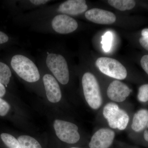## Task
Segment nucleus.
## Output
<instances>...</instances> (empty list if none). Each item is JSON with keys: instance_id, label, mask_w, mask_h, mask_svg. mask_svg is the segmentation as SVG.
I'll list each match as a JSON object with an SVG mask.
<instances>
[{"instance_id": "f257e3e1", "label": "nucleus", "mask_w": 148, "mask_h": 148, "mask_svg": "<svg viewBox=\"0 0 148 148\" xmlns=\"http://www.w3.org/2000/svg\"><path fill=\"white\" fill-rule=\"evenodd\" d=\"M11 66L18 76L25 81L36 82L40 79L38 69L30 58L21 54L14 56L11 61Z\"/></svg>"}, {"instance_id": "f03ea898", "label": "nucleus", "mask_w": 148, "mask_h": 148, "mask_svg": "<svg viewBox=\"0 0 148 148\" xmlns=\"http://www.w3.org/2000/svg\"><path fill=\"white\" fill-rule=\"evenodd\" d=\"M82 84L85 98L89 106L97 110L103 103L100 86L96 77L90 73H86L82 79Z\"/></svg>"}, {"instance_id": "7ed1b4c3", "label": "nucleus", "mask_w": 148, "mask_h": 148, "mask_svg": "<svg viewBox=\"0 0 148 148\" xmlns=\"http://www.w3.org/2000/svg\"><path fill=\"white\" fill-rule=\"evenodd\" d=\"M46 64L56 79L62 84H67L69 80V67L66 59L60 54L49 53Z\"/></svg>"}, {"instance_id": "20e7f679", "label": "nucleus", "mask_w": 148, "mask_h": 148, "mask_svg": "<svg viewBox=\"0 0 148 148\" xmlns=\"http://www.w3.org/2000/svg\"><path fill=\"white\" fill-rule=\"evenodd\" d=\"M103 114L109 126L113 129L123 130L129 123V117L126 112L115 103H108L103 109Z\"/></svg>"}, {"instance_id": "39448f33", "label": "nucleus", "mask_w": 148, "mask_h": 148, "mask_svg": "<svg viewBox=\"0 0 148 148\" xmlns=\"http://www.w3.org/2000/svg\"><path fill=\"white\" fill-rule=\"evenodd\" d=\"M95 64L102 73L111 77L123 80L127 77L125 67L114 58L100 57L96 60Z\"/></svg>"}, {"instance_id": "423d86ee", "label": "nucleus", "mask_w": 148, "mask_h": 148, "mask_svg": "<svg viewBox=\"0 0 148 148\" xmlns=\"http://www.w3.org/2000/svg\"><path fill=\"white\" fill-rule=\"evenodd\" d=\"M53 127L56 134L61 141L69 144H75L79 140L78 127L75 124L57 119L54 122Z\"/></svg>"}, {"instance_id": "0eeeda50", "label": "nucleus", "mask_w": 148, "mask_h": 148, "mask_svg": "<svg viewBox=\"0 0 148 148\" xmlns=\"http://www.w3.org/2000/svg\"><path fill=\"white\" fill-rule=\"evenodd\" d=\"M53 30L60 34H68L75 31L78 27L77 21L73 18L65 14L56 16L51 21Z\"/></svg>"}, {"instance_id": "6e6552de", "label": "nucleus", "mask_w": 148, "mask_h": 148, "mask_svg": "<svg viewBox=\"0 0 148 148\" xmlns=\"http://www.w3.org/2000/svg\"><path fill=\"white\" fill-rule=\"evenodd\" d=\"M115 132L112 130L103 128L95 132L91 138L90 148H109L113 142Z\"/></svg>"}, {"instance_id": "1a4fd4ad", "label": "nucleus", "mask_w": 148, "mask_h": 148, "mask_svg": "<svg viewBox=\"0 0 148 148\" xmlns=\"http://www.w3.org/2000/svg\"><path fill=\"white\" fill-rule=\"evenodd\" d=\"M131 91L126 84L119 81L115 80L109 86L107 95L112 101L120 103L125 101Z\"/></svg>"}, {"instance_id": "9d476101", "label": "nucleus", "mask_w": 148, "mask_h": 148, "mask_svg": "<svg viewBox=\"0 0 148 148\" xmlns=\"http://www.w3.org/2000/svg\"><path fill=\"white\" fill-rule=\"evenodd\" d=\"M43 82L48 101L52 103L59 102L62 94L60 86L55 78L50 74H45L43 77Z\"/></svg>"}, {"instance_id": "9b49d317", "label": "nucleus", "mask_w": 148, "mask_h": 148, "mask_svg": "<svg viewBox=\"0 0 148 148\" xmlns=\"http://www.w3.org/2000/svg\"><path fill=\"white\" fill-rule=\"evenodd\" d=\"M85 15L88 20L98 24H112L116 20V16L112 12L99 8L89 10Z\"/></svg>"}, {"instance_id": "f8f14e48", "label": "nucleus", "mask_w": 148, "mask_h": 148, "mask_svg": "<svg viewBox=\"0 0 148 148\" xmlns=\"http://www.w3.org/2000/svg\"><path fill=\"white\" fill-rule=\"evenodd\" d=\"M86 2L84 0H68L61 4L58 9V12L65 14L76 15L87 10Z\"/></svg>"}, {"instance_id": "ddd939ff", "label": "nucleus", "mask_w": 148, "mask_h": 148, "mask_svg": "<svg viewBox=\"0 0 148 148\" xmlns=\"http://www.w3.org/2000/svg\"><path fill=\"white\" fill-rule=\"evenodd\" d=\"M148 123V110L142 109L133 116L131 127L136 132H140L146 128Z\"/></svg>"}, {"instance_id": "4468645a", "label": "nucleus", "mask_w": 148, "mask_h": 148, "mask_svg": "<svg viewBox=\"0 0 148 148\" xmlns=\"http://www.w3.org/2000/svg\"><path fill=\"white\" fill-rule=\"evenodd\" d=\"M109 4L120 11L130 10L135 5V2L132 0H109Z\"/></svg>"}, {"instance_id": "2eb2a0df", "label": "nucleus", "mask_w": 148, "mask_h": 148, "mask_svg": "<svg viewBox=\"0 0 148 148\" xmlns=\"http://www.w3.org/2000/svg\"><path fill=\"white\" fill-rule=\"evenodd\" d=\"M17 140L22 148H42L36 139L30 136L21 135Z\"/></svg>"}, {"instance_id": "dca6fc26", "label": "nucleus", "mask_w": 148, "mask_h": 148, "mask_svg": "<svg viewBox=\"0 0 148 148\" xmlns=\"http://www.w3.org/2000/svg\"><path fill=\"white\" fill-rule=\"evenodd\" d=\"M11 76V71L8 66L0 62V82L6 86L10 82Z\"/></svg>"}, {"instance_id": "f3484780", "label": "nucleus", "mask_w": 148, "mask_h": 148, "mask_svg": "<svg viewBox=\"0 0 148 148\" xmlns=\"http://www.w3.org/2000/svg\"><path fill=\"white\" fill-rule=\"evenodd\" d=\"M1 138L3 142L8 148H22L18 140L10 134L2 133Z\"/></svg>"}, {"instance_id": "a211bd4d", "label": "nucleus", "mask_w": 148, "mask_h": 148, "mask_svg": "<svg viewBox=\"0 0 148 148\" xmlns=\"http://www.w3.org/2000/svg\"><path fill=\"white\" fill-rule=\"evenodd\" d=\"M113 35L112 32L108 31L104 34L102 36V48L105 52H109L112 47Z\"/></svg>"}, {"instance_id": "6ab92c4d", "label": "nucleus", "mask_w": 148, "mask_h": 148, "mask_svg": "<svg viewBox=\"0 0 148 148\" xmlns=\"http://www.w3.org/2000/svg\"><path fill=\"white\" fill-rule=\"evenodd\" d=\"M138 101L142 103L148 101V84L141 86L139 88L138 94Z\"/></svg>"}, {"instance_id": "aec40b11", "label": "nucleus", "mask_w": 148, "mask_h": 148, "mask_svg": "<svg viewBox=\"0 0 148 148\" xmlns=\"http://www.w3.org/2000/svg\"><path fill=\"white\" fill-rule=\"evenodd\" d=\"M10 109V106L6 101L0 97V116H5Z\"/></svg>"}, {"instance_id": "412c9836", "label": "nucleus", "mask_w": 148, "mask_h": 148, "mask_svg": "<svg viewBox=\"0 0 148 148\" xmlns=\"http://www.w3.org/2000/svg\"><path fill=\"white\" fill-rule=\"evenodd\" d=\"M141 65L144 71L148 75V55L143 56L141 58Z\"/></svg>"}, {"instance_id": "4be33fe9", "label": "nucleus", "mask_w": 148, "mask_h": 148, "mask_svg": "<svg viewBox=\"0 0 148 148\" xmlns=\"http://www.w3.org/2000/svg\"><path fill=\"white\" fill-rule=\"evenodd\" d=\"M139 41L142 46L148 51V37H142L140 39Z\"/></svg>"}, {"instance_id": "5701e85b", "label": "nucleus", "mask_w": 148, "mask_h": 148, "mask_svg": "<svg viewBox=\"0 0 148 148\" xmlns=\"http://www.w3.org/2000/svg\"><path fill=\"white\" fill-rule=\"evenodd\" d=\"M8 40V36L3 32L0 31V44L7 42Z\"/></svg>"}, {"instance_id": "b1692460", "label": "nucleus", "mask_w": 148, "mask_h": 148, "mask_svg": "<svg viewBox=\"0 0 148 148\" xmlns=\"http://www.w3.org/2000/svg\"><path fill=\"white\" fill-rule=\"evenodd\" d=\"M50 1L48 0H32L30 1V3L35 5H44Z\"/></svg>"}, {"instance_id": "393cba45", "label": "nucleus", "mask_w": 148, "mask_h": 148, "mask_svg": "<svg viewBox=\"0 0 148 148\" xmlns=\"http://www.w3.org/2000/svg\"><path fill=\"white\" fill-rule=\"evenodd\" d=\"M6 93L5 88L4 85L0 82V97H2Z\"/></svg>"}, {"instance_id": "a878e982", "label": "nucleus", "mask_w": 148, "mask_h": 148, "mask_svg": "<svg viewBox=\"0 0 148 148\" xmlns=\"http://www.w3.org/2000/svg\"><path fill=\"white\" fill-rule=\"evenodd\" d=\"M144 138L147 142H148V123L144 131Z\"/></svg>"}, {"instance_id": "bb28decb", "label": "nucleus", "mask_w": 148, "mask_h": 148, "mask_svg": "<svg viewBox=\"0 0 148 148\" xmlns=\"http://www.w3.org/2000/svg\"><path fill=\"white\" fill-rule=\"evenodd\" d=\"M141 34L143 37H148V29H143Z\"/></svg>"}, {"instance_id": "cd10ccee", "label": "nucleus", "mask_w": 148, "mask_h": 148, "mask_svg": "<svg viewBox=\"0 0 148 148\" xmlns=\"http://www.w3.org/2000/svg\"><path fill=\"white\" fill-rule=\"evenodd\" d=\"M71 148H77V147H72Z\"/></svg>"}]
</instances>
